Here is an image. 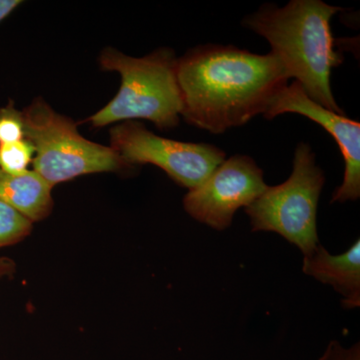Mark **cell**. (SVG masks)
Returning a JSON list of instances; mask_svg holds the SVG:
<instances>
[{
	"label": "cell",
	"instance_id": "6da1fadb",
	"mask_svg": "<svg viewBox=\"0 0 360 360\" xmlns=\"http://www.w3.org/2000/svg\"><path fill=\"white\" fill-rule=\"evenodd\" d=\"M176 78L184 120L214 134L264 115L290 79L274 52L260 56L217 44L200 45L177 59Z\"/></svg>",
	"mask_w": 360,
	"mask_h": 360
},
{
	"label": "cell",
	"instance_id": "7a4b0ae2",
	"mask_svg": "<svg viewBox=\"0 0 360 360\" xmlns=\"http://www.w3.org/2000/svg\"><path fill=\"white\" fill-rule=\"evenodd\" d=\"M342 11L321 0H292L283 8L265 4L243 25L269 42L288 77L295 78L311 101L345 115L330 87L331 70L343 63L330 20Z\"/></svg>",
	"mask_w": 360,
	"mask_h": 360
},
{
	"label": "cell",
	"instance_id": "3957f363",
	"mask_svg": "<svg viewBox=\"0 0 360 360\" xmlns=\"http://www.w3.org/2000/svg\"><path fill=\"white\" fill-rule=\"evenodd\" d=\"M174 52L160 49L144 58L125 56L115 49H104L99 65L122 77L117 94L108 105L84 122L94 127L111 123L146 120L160 129L177 127L182 101L176 78Z\"/></svg>",
	"mask_w": 360,
	"mask_h": 360
},
{
	"label": "cell",
	"instance_id": "277c9868",
	"mask_svg": "<svg viewBox=\"0 0 360 360\" xmlns=\"http://www.w3.org/2000/svg\"><path fill=\"white\" fill-rule=\"evenodd\" d=\"M25 139L34 148L33 170L52 187L82 175L129 168L108 146L84 139L71 118L37 98L22 111Z\"/></svg>",
	"mask_w": 360,
	"mask_h": 360
},
{
	"label": "cell",
	"instance_id": "5b68a950",
	"mask_svg": "<svg viewBox=\"0 0 360 360\" xmlns=\"http://www.w3.org/2000/svg\"><path fill=\"white\" fill-rule=\"evenodd\" d=\"M326 177L315 162L309 144L300 142L295 149L292 174L246 206L253 231H272L297 246L309 257L319 245L317 206Z\"/></svg>",
	"mask_w": 360,
	"mask_h": 360
},
{
	"label": "cell",
	"instance_id": "8992f818",
	"mask_svg": "<svg viewBox=\"0 0 360 360\" xmlns=\"http://www.w3.org/2000/svg\"><path fill=\"white\" fill-rule=\"evenodd\" d=\"M110 148L127 167L155 165L189 191L200 186L226 156L217 146L165 139L135 122L110 129Z\"/></svg>",
	"mask_w": 360,
	"mask_h": 360
},
{
	"label": "cell",
	"instance_id": "52a82bcc",
	"mask_svg": "<svg viewBox=\"0 0 360 360\" xmlns=\"http://www.w3.org/2000/svg\"><path fill=\"white\" fill-rule=\"evenodd\" d=\"M266 188L264 172L255 161L248 155H233L188 191L184 210L201 224L224 231L239 208L251 205Z\"/></svg>",
	"mask_w": 360,
	"mask_h": 360
},
{
	"label": "cell",
	"instance_id": "ba28073f",
	"mask_svg": "<svg viewBox=\"0 0 360 360\" xmlns=\"http://www.w3.org/2000/svg\"><path fill=\"white\" fill-rule=\"evenodd\" d=\"M298 113L321 124L338 142L345 162L342 184L335 191L333 202L360 198V123L326 110L307 96L297 82L286 85L274 97L264 116L272 120L283 113Z\"/></svg>",
	"mask_w": 360,
	"mask_h": 360
},
{
	"label": "cell",
	"instance_id": "9c48e42d",
	"mask_svg": "<svg viewBox=\"0 0 360 360\" xmlns=\"http://www.w3.org/2000/svg\"><path fill=\"white\" fill-rule=\"evenodd\" d=\"M303 272L317 281L333 286L342 296L345 309L360 305V241H355L349 250L333 255L319 245L312 255L304 257Z\"/></svg>",
	"mask_w": 360,
	"mask_h": 360
},
{
	"label": "cell",
	"instance_id": "30bf717a",
	"mask_svg": "<svg viewBox=\"0 0 360 360\" xmlns=\"http://www.w3.org/2000/svg\"><path fill=\"white\" fill-rule=\"evenodd\" d=\"M52 187L34 170L9 174L0 169V200L32 222L41 221L53 208Z\"/></svg>",
	"mask_w": 360,
	"mask_h": 360
},
{
	"label": "cell",
	"instance_id": "8fae6325",
	"mask_svg": "<svg viewBox=\"0 0 360 360\" xmlns=\"http://www.w3.org/2000/svg\"><path fill=\"white\" fill-rule=\"evenodd\" d=\"M33 224L30 220L0 200V248L18 245L30 236Z\"/></svg>",
	"mask_w": 360,
	"mask_h": 360
},
{
	"label": "cell",
	"instance_id": "7c38bea8",
	"mask_svg": "<svg viewBox=\"0 0 360 360\" xmlns=\"http://www.w3.org/2000/svg\"><path fill=\"white\" fill-rule=\"evenodd\" d=\"M34 148L27 139L0 144V169L9 174L28 172L34 158Z\"/></svg>",
	"mask_w": 360,
	"mask_h": 360
},
{
	"label": "cell",
	"instance_id": "4fadbf2b",
	"mask_svg": "<svg viewBox=\"0 0 360 360\" xmlns=\"http://www.w3.org/2000/svg\"><path fill=\"white\" fill-rule=\"evenodd\" d=\"M25 139L22 111L16 110L13 101L0 108V144L13 143Z\"/></svg>",
	"mask_w": 360,
	"mask_h": 360
},
{
	"label": "cell",
	"instance_id": "5bb4252c",
	"mask_svg": "<svg viewBox=\"0 0 360 360\" xmlns=\"http://www.w3.org/2000/svg\"><path fill=\"white\" fill-rule=\"evenodd\" d=\"M319 360H360V345L357 342L352 347L345 348L338 341H330Z\"/></svg>",
	"mask_w": 360,
	"mask_h": 360
},
{
	"label": "cell",
	"instance_id": "9a60e30c",
	"mask_svg": "<svg viewBox=\"0 0 360 360\" xmlns=\"http://www.w3.org/2000/svg\"><path fill=\"white\" fill-rule=\"evenodd\" d=\"M16 271V264L11 258L0 257V279L4 277H11Z\"/></svg>",
	"mask_w": 360,
	"mask_h": 360
},
{
	"label": "cell",
	"instance_id": "2e32d148",
	"mask_svg": "<svg viewBox=\"0 0 360 360\" xmlns=\"http://www.w3.org/2000/svg\"><path fill=\"white\" fill-rule=\"evenodd\" d=\"M22 1L20 0H0V22L6 18Z\"/></svg>",
	"mask_w": 360,
	"mask_h": 360
}]
</instances>
